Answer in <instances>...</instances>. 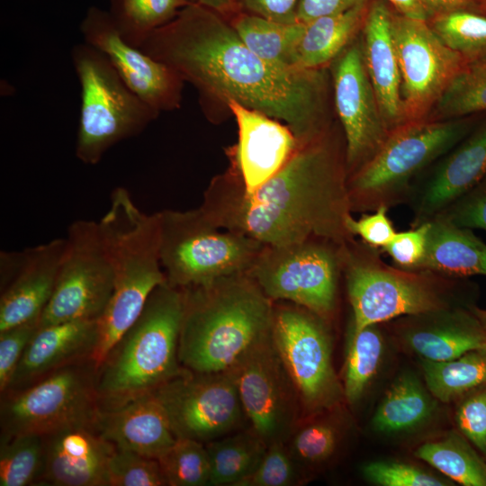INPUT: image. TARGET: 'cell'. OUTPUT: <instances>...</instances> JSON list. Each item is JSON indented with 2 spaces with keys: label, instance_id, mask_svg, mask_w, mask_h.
I'll return each mask as SVG.
<instances>
[{
  "label": "cell",
  "instance_id": "1",
  "mask_svg": "<svg viewBox=\"0 0 486 486\" xmlns=\"http://www.w3.org/2000/svg\"><path fill=\"white\" fill-rule=\"evenodd\" d=\"M140 49L194 85L206 111L233 99L286 124L300 145L331 130L324 68H284L263 59L212 9L188 4Z\"/></svg>",
  "mask_w": 486,
  "mask_h": 486
},
{
  "label": "cell",
  "instance_id": "2",
  "mask_svg": "<svg viewBox=\"0 0 486 486\" xmlns=\"http://www.w3.org/2000/svg\"><path fill=\"white\" fill-rule=\"evenodd\" d=\"M346 143L332 129L299 145L287 163L252 193L234 166L212 178L199 207L217 226L264 245L321 238L344 245L355 237L347 193Z\"/></svg>",
  "mask_w": 486,
  "mask_h": 486
},
{
  "label": "cell",
  "instance_id": "3",
  "mask_svg": "<svg viewBox=\"0 0 486 486\" xmlns=\"http://www.w3.org/2000/svg\"><path fill=\"white\" fill-rule=\"evenodd\" d=\"M181 365L196 373H222L272 332L274 302L248 272L182 288Z\"/></svg>",
  "mask_w": 486,
  "mask_h": 486
},
{
  "label": "cell",
  "instance_id": "4",
  "mask_svg": "<svg viewBox=\"0 0 486 486\" xmlns=\"http://www.w3.org/2000/svg\"><path fill=\"white\" fill-rule=\"evenodd\" d=\"M98 225L114 281L110 301L97 320V341L91 355L96 369L139 317L150 293L166 281L159 256L158 212H142L126 188L116 187Z\"/></svg>",
  "mask_w": 486,
  "mask_h": 486
},
{
  "label": "cell",
  "instance_id": "5",
  "mask_svg": "<svg viewBox=\"0 0 486 486\" xmlns=\"http://www.w3.org/2000/svg\"><path fill=\"white\" fill-rule=\"evenodd\" d=\"M380 253L356 238L341 247L352 331L401 317L474 305L465 298L472 287L466 278L390 266Z\"/></svg>",
  "mask_w": 486,
  "mask_h": 486
},
{
  "label": "cell",
  "instance_id": "6",
  "mask_svg": "<svg viewBox=\"0 0 486 486\" xmlns=\"http://www.w3.org/2000/svg\"><path fill=\"white\" fill-rule=\"evenodd\" d=\"M183 310L182 288L166 281L154 289L96 372L100 405L152 392L184 370L178 358Z\"/></svg>",
  "mask_w": 486,
  "mask_h": 486
},
{
  "label": "cell",
  "instance_id": "7",
  "mask_svg": "<svg viewBox=\"0 0 486 486\" xmlns=\"http://www.w3.org/2000/svg\"><path fill=\"white\" fill-rule=\"evenodd\" d=\"M466 120L423 119L392 129L374 155L348 176L352 212L406 203L418 175L471 132Z\"/></svg>",
  "mask_w": 486,
  "mask_h": 486
},
{
  "label": "cell",
  "instance_id": "8",
  "mask_svg": "<svg viewBox=\"0 0 486 486\" xmlns=\"http://www.w3.org/2000/svg\"><path fill=\"white\" fill-rule=\"evenodd\" d=\"M71 60L81 89L76 157L96 165L112 147L140 135L159 112L140 98L94 47L76 44Z\"/></svg>",
  "mask_w": 486,
  "mask_h": 486
},
{
  "label": "cell",
  "instance_id": "9",
  "mask_svg": "<svg viewBox=\"0 0 486 486\" xmlns=\"http://www.w3.org/2000/svg\"><path fill=\"white\" fill-rule=\"evenodd\" d=\"M159 217V256L166 281L185 288L247 273L264 248L222 229L200 209L164 210Z\"/></svg>",
  "mask_w": 486,
  "mask_h": 486
},
{
  "label": "cell",
  "instance_id": "10",
  "mask_svg": "<svg viewBox=\"0 0 486 486\" xmlns=\"http://www.w3.org/2000/svg\"><path fill=\"white\" fill-rule=\"evenodd\" d=\"M95 378L96 369L88 358L65 365L25 387L4 392L1 436H46L67 427L94 423L100 407Z\"/></svg>",
  "mask_w": 486,
  "mask_h": 486
},
{
  "label": "cell",
  "instance_id": "11",
  "mask_svg": "<svg viewBox=\"0 0 486 486\" xmlns=\"http://www.w3.org/2000/svg\"><path fill=\"white\" fill-rule=\"evenodd\" d=\"M342 246L321 238L265 245L248 273L273 302L303 307L328 322L337 305Z\"/></svg>",
  "mask_w": 486,
  "mask_h": 486
},
{
  "label": "cell",
  "instance_id": "12",
  "mask_svg": "<svg viewBox=\"0 0 486 486\" xmlns=\"http://www.w3.org/2000/svg\"><path fill=\"white\" fill-rule=\"evenodd\" d=\"M325 322L303 307L274 302L273 339L305 416L335 408L344 398Z\"/></svg>",
  "mask_w": 486,
  "mask_h": 486
},
{
  "label": "cell",
  "instance_id": "13",
  "mask_svg": "<svg viewBox=\"0 0 486 486\" xmlns=\"http://www.w3.org/2000/svg\"><path fill=\"white\" fill-rule=\"evenodd\" d=\"M56 284L39 326L98 320L113 290V272L98 221L77 220L67 232Z\"/></svg>",
  "mask_w": 486,
  "mask_h": 486
},
{
  "label": "cell",
  "instance_id": "14",
  "mask_svg": "<svg viewBox=\"0 0 486 486\" xmlns=\"http://www.w3.org/2000/svg\"><path fill=\"white\" fill-rule=\"evenodd\" d=\"M227 373L236 385L249 427L266 446L286 442L302 410L272 332L250 347Z\"/></svg>",
  "mask_w": 486,
  "mask_h": 486
},
{
  "label": "cell",
  "instance_id": "15",
  "mask_svg": "<svg viewBox=\"0 0 486 486\" xmlns=\"http://www.w3.org/2000/svg\"><path fill=\"white\" fill-rule=\"evenodd\" d=\"M176 438L206 444L244 428L248 420L227 372L184 370L152 392Z\"/></svg>",
  "mask_w": 486,
  "mask_h": 486
},
{
  "label": "cell",
  "instance_id": "16",
  "mask_svg": "<svg viewBox=\"0 0 486 486\" xmlns=\"http://www.w3.org/2000/svg\"><path fill=\"white\" fill-rule=\"evenodd\" d=\"M392 28L406 122L428 119L450 82L468 63L439 39L427 21L406 17L393 9Z\"/></svg>",
  "mask_w": 486,
  "mask_h": 486
},
{
  "label": "cell",
  "instance_id": "17",
  "mask_svg": "<svg viewBox=\"0 0 486 486\" xmlns=\"http://www.w3.org/2000/svg\"><path fill=\"white\" fill-rule=\"evenodd\" d=\"M331 71L349 176L374 155L390 130L365 68L361 39L356 38L333 60Z\"/></svg>",
  "mask_w": 486,
  "mask_h": 486
},
{
  "label": "cell",
  "instance_id": "18",
  "mask_svg": "<svg viewBox=\"0 0 486 486\" xmlns=\"http://www.w3.org/2000/svg\"><path fill=\"white\" fill-rule=\"evenodd\" d=\"M84 41L100 50L124 83L157 111H172L180 106L184 80L166 64L121 36L108 11L91 6L81 23Z\"/></svg>",
  "mask_w": 486,
  "mask_h": 486
},
{
  "label": "cell",
  "instance_id": "19",
  "mask_svg": "<svg viewBox=\"0 0 486 486\" xmlns=\"http://www.w3.org/2000/svg\"><path fill=\"white\" fill-rule=\"evenodd\" d=\"M65 238L0 254V331L40 319L52 295Z\"/></svg>",
  "mask_w": 486,
  "mask_h": 486
},
{
  "label": "cell",
  "instance_id": "20",
  "mask_svg": "<svg viewBox=\"0 0 486 486\" xmlns=\"http://www.w3.org/2000/svg\"><path fill=\"white\" fill-rule=\"evenodd\" d=\"M225 104L238 129L231 166L238 171L243 189L252 193L287 163L300 144L282 122L233 99L227 100Z\"/></svg>",
  "mask_w": 486,
  "mask_h": 486
},
{
  "label": "cell",
  "instance_id": "21",
  "mask_svg": "<svg viewBox=\"0 0 486 486\" xmlns=\"http://www.w3.org/2000/svg\"><path fill=\"white\" fill-rule=\"evenodd\" d=\"M468 135L412 187L406 202L413 214L411 227L430 221L486 176V122Z\"/></svg>",
  "mask_w": 486,
  "mask_h": 486
},
{
  "label": "cell",
  "instance_id": "22",
  "mask_svg": "<svg viewBox=\"0 0 486 486\" xmlns=\"http://www.w3.org/2000/svg\"><path fill=\"white\" fill-rule=\"evenodd\" d=\"M45 466L38 485L108 486L107 465L115 446L94 423L64 428L45 436Z\"/></svg>",
  "mask_w": 486,
  "mask_h": 486
},
{
  "label": "cell",
  "instance_id": "23",
  "mask_svg": "<svg viewBox=\"0 0 486 486\" xmlns=\"http://www.w3.org/2000/svg\"><path fill=\"white\" fill-rule=\"evenodd\" d=\"M474 306L406 316L399 328L401 340L421 358L431 361H448L472 350H486V328Z\"/></svg>",
  "mask_w": 486,
  "mask_h": 486
},
{
  "label": "cell",
  "instance_id": "24",
  "mask_svg": "<svg viewBox=\"0 0 486 486\" xmlns=\"http://www.w3.org/2000/svg\"><path fill=\"white\" fill-rule=\"evenodd\" d=\"M94 426L116 448L158 459L176 441L166 414L153 392L100 405Z\"/></svg>",
  "mask_w": 486,
  "mask_h": 486
},
{
  "label": "cell",
  "instance_id": "25",
  "mask_svg": "<svg viewBox=\"0 0 486 486\" xmlns=\"http://www.w3.org/2000/svg\"><path fill=\"white\" fill-rule=\"evenodd\" d=\"M392 14L393 8L386 1L373 0L368 3L361 29L364 62L390 131L406 122Z\"/></svg>",
  "mask_w": 486,
  "mask_h": 486
},
{
  "label": "cell",
  "instance_id": "26",
  "mask_svg": "<svg viewBox=\"0 0 486 486\" xmlns=\"http://www.w3.org/2000/svg\"><path fill=\"white\" fill-rule=\"evenodd\" d=\"M96 341V320L39 326L5 392L25 387L69 364L91 359Z\"/></svg>",
  "mask_w": 486,
  "mask_h": 486
},
{
  "label": "cell",
  "instance_id": "27",
  "mask_svg": "<svg viewBox=\"0 0 486 486\" xmlns=\"http://www.w3.org/2000/svg\"><path fill=\"white\" fill-rule=\"evenodd\" d=\"M416 269L454 278L486 276V243L472 230L436 216L429 221L425 255Z\"/></svg>",
  "mask_w": 486,
  "mask_h": 486
},
{
  "label": "cell",
  "instance_id": "28",
  "mask_svg": "<svg viewBox=\"0 0 486 486\" xmlns=\"http://www.w3.org/2000/svg\"><path fill=\"white\" fill-rule=\"evenodd\" d=\"M367 4L321 16L304 23L295 54V68L322 69L356 38L362 29Z\"/></svg>",
  "mask_w": 486,
  "mask_h": 486
},
{
  "label": "cell",
  "instance_id": "29",
  "mask_svg": "<svg viewBox=\"0 0 486 486\" xmlns=\"http://www.w3.org/2000/svg\"><path fill=\"white\" fill-rule=\"evenodd\" d=\"M230 24L253 52L284 68H295L296 49L304 31L303 22L282 23L239 11Z\"/></svg>",
  "mask_w": 486,
  "mask_h": 486
},
{
  "label": "cell",
  "instance_id": "30",
  "mask_svg": "<svg viewBox=\"0 0 486 486\" xmlns=\"http://www.w3.org/2000/svg\"><path fill=\"white\" fill-rule=\"evenodd\" d=\"M434 410L433 401L418 379L400 375L391 385L374 417L372 425L382 434H397L424 423Z\"/></svg>",
  "mask_w": 486,
  "mask_h": 486
},
{
  "label": "cell",
  "instance_id": "31",
  "mask_svg": "<svg viewBox=\"0 0 486 486\" xmlns=\"http://www.w3.org/2000/svg\"><path fill=\"white\" fill-rule=\"evenodd\" d=\"M211 466L210 485L238 486L260 463L266 444L251 427L205 444Z\"/></svg>",
  "mask_w": 486,
  "mask_h": 486
},
{
  "label": "cell",
  "instance_id": "32",
  "mask_svg": "<svg viewBox=\"0 0 486 486\" xmlns=\"http://www.w3.org/2000/svg\"><path fill=\"white\" fill-rule=\"evenodd\" d=\"M420 363L428 391L442 402L486 385V350H472L448 361L421 358Z\"/></svg>",
  "mask_w": 486,
  "mask_h": 486
},
{
  "label": "cell",
  "instance_id": "33",
  "mask_svg": "<svg viewBox=\"0 0 486 486\" xmlns=\"http://www.w3.org/2000/svg\"><path fill=\"white\" fill-rule=\"evenodd\" d=\"M464 436L450 434L421 445L415 455L464 486H486V463Z\"/></svg>",
  "mask_w": 486,
  "mask_h": 486
},
{
  "label": "cell",
  "instance_id": "34",
  "mask_svg": "<svg viewBox=\"0 0 486 486\" xmlns=\"http://www.w3.org/2000/svg\"><path fill=\"white\" fill-rule=\"evenodd\" d=\"M108 11L121 36L140 48L157 29L188 4L186 0H108Z\"/></svg>",
  "mask_w": 486,
  "mask_h": 486
},
{
  "label": "cell",
  "instance_id": "35",
  "mask_svg": "<svg viewBox=\"0 0 486 486\" xmlns=\"http://www.w3.org/2000/svg\"><path fill=\"white\" fill-rule=\"evenodd\" d=\"M428 22L439 39L468 64L486 62V7L444 13Z\"/></svg>",
  "mask_w": 486,
  "mask_h": 486
},
{
  "label": "cell",
  "instance_id": "36",
  "mask_svg": "<svg viewBox=\"0 0 486 486\" xmlns=\"http://www.w3.org/2000/svg\"><path fill=\"white\" fill-rule=\"evenodd\" d=\"M45 451L43 436H1L0 486L38 485L44 471Z\"/></svg>",
  "mask_w": 486,
  "mask_h": 486
},
{
  "label": "cell",
  "instance_id": "37",
  "mask_svg": "<svg viewBox=\"0 0 486 486\" xmlns=\"http://www.w3.org/2000/svg\"><path fill=\"white\" fill-rule=\"evenodd\" d=\"M486 112V62L466 65L450 82L428 119L454 120Z\"/></svg>",
  "mask_w": 486,
  "mask_h": 486
},
{
  "label": "cell",
  "instance_id": "38",
  "mask_svg": "<svg viewBox=\"0 0 486 486\" xmlns=\"http://www.w3.org/2000/svg\"><path fill=\"white\" fill-rule=\"evenodd\" d=\"M346 358L343 392L349 404L363 395L376 373L382 354V338L377 325L351 330Z\"/></svg>",
  "mask_w": 486,
  "mask_h": 486
},
{
  "label": "cell",
  "instance_id": "39",
  "mask_svg": "<svg viewBox=\"0 0 486 486\" xmlns=\"http://www.w3.org/2000/svg\"><path fill=\"white\" fill-rule=\"evenodd\" d=\"M315 418H301L285 442L305 472L328 461L340 442V429L334 420Z\"/></svg>",
  "mask_w": 486,
  "mask_h": 486
},
{
  "label": "cell",
  "instance_id": "40",
  "mask_svg": "<svg viewBox=\"0 0 486 486\" xmlns=\"http://www.w3.org/2000/svg\"><path fill=\"white\" fill-rule=\"evenodd\" d=\"M167 486H207L211 466L205 444L176 438L158 459Z\"/></svg>",
  "mask_w": 486,
  "mask_h": 486
},
{
  "label": "cell",
  "instance_id": "41",
  "mask_svg": "<svg viewBox=\"0 0 486 486\" xmlns=\"http://www.w3.org/2000/svg\"><path fill=\"white\" fill-rule=\"evenodd\" d=\"M306 480V472L291 454L285 442L267 446L255 471L238 486H295Z\"/></svg>",
  "mask_w": 486,
  "mask_h": 486
},
{
  "label": "cell",
  "instance_id": "42",
  "mask_svg": "<svg viewBox=\"0 0 486 486\" xmlns=\"http://www.w3.org/2000/svg\"><path fill=\"white\" fill-rule=\"evenodd\" d=\"M108 486H167L158 459L116 448L107 465Z\"/></svg>",
  "mask_w": 486,
  "mask_h": 486
},
{
  "label": "cell",
  "instance_id": "43",
  "mask_svg": "<svg viewBox=\"0 0 486 486\" xmlns=\"http://www.w3.org/2000/svg\"><path fill=\"white\" fill-rule=\"evenodd\" d=\"M364 478L381 486H445V482L418 467L396 461H376L362 468Z\"/></svg>",
  "mask_w": 486,
  "mask_h": 486
},
{
  "label": "cell",
  "instance_id": "44",
  "mask_svg": "<svg viewBox=\"0 0 486 486\" xmlns=\"http://www.w3.org/2000/svg\"><path fill=\"white\" fill-rule=\"evenodd\" d=\"M39 320L28 321L0 331V391L4 392L33 335Z\"/></svg>",
  "mask_w": 486,
  "mask_h": 486
},
{
  "label": "cell",
  "instance_id": "45",
  "mask_svg": "<svg viewBox=\"0 0 486 486\" xmlns=\"http://www.w3.org/2000/svg\"><path fill=\"white\" fill-rule=\"evenodd\" d=\"M438 215L460 228L486 230V176Z\"/></svg>",
  "mask_w": 486,
  "mask_h": 486
},
{
  "label": "cell",
  "instance_id": "46",
  "mask_svg": "<svg viewBox=\"0 0 486 486\" xmlns=\"http://www.w3.org/2000/svg\"><path fill=\"white\" fill-rule=\"evenodd\" d=\"M455 421L463 436L486 455V385L460 404Z\"/></svg>",
  "mask_w": 486,
  "mask_h": 486
},
{
  "label": "cell",
  "instance_id": "47",
  "mask_svg": "<svg viewBox=\"0 0 486 486\" xmlns=\"http://www.w3.org/2000/svg\"><path fill=\"white\" fill-rule=\"evenodd\" d=\"M428 228L429 221L406 231L396 232L381 251L389 255L395 266L416 269L425 255Z\"/></svg>",
  "mask_w": 486,
  "mask_h": 486
},
{
  "label": "cell",
  "instance_id": "48",
  "mask_svg": "<svg viewBox=\"0 0 486 486\" xmlns=\"http://www.w3.org/2000/svg\"><path fill=\"white\" fill-rule=\"evenodd\" d=\"M387 207H379L371 214H363L359 219L350 215L346 228L354 236H358L367 245L382 249L395 236L396 230L387 215Z\"/></svg>",
  "mask_w": 486,
  "mask_h": 486
},
{
  "label": "cell",
  "instance_id": "49",
  "mask_svg": "<svg viewBox=\"0 0 486 486\" xmlns=\"http://www.w3.org/2000/svg\"><path fill=\"white\" fill-rule=\"evenodd\" d=\"M299 0H238L241 12L282 23L298 22Z\"/></svg>",
  "mask_w": 486,
  "mask_h": 486
},
{
  "label": "cell",
  "instance_id": "50",
  "mask_svg": "<svg viewBox=\"0 0 486 486\" xmlns=\"http://www.w3.org/2000/svg\"><path fill=\"white\" fill-rule=\"evenodd\" d=\"M370 0H299L297 19L308 22L316 18L348 11L367 4Z\"/></svg>",
  "mask_w": 486,
  "mask_h": 486
},
{
  "label": "cell",
  "instance_id": "51",
  "mask_svg": "<svg viewBox=\"0 0 486 486\" xmlns=\"http://www.w3.org/2000/svg\"><path fill=\"white\" fill-rule=\"evenodd\" d=\"M422 2L429 19L452 11L484 7L478 0H422Z\"/></svg>",
  "mask_w": 486,
  "mask_h": 486
},
{
  "label": "cell",
  "instance_id": "52",
  "mask_svg": "<svg viewBox=\"0 0 486 486\" xmlns=\"http://www.w3.org/2000/svg\"><path fill=\"white\" fill-rule=\"evenodd\" d=\"M397 13L406 17L428 21L429 17L422 0H384Z\"/></svg>",
  "mask_w": 486,
  "mask_h": 486
},
{
  "label": "cell",
  "instance_id": "53",
  "mask_svg": "<svg viewBox=\"0 0 486 486\" xmlns=\"http://www.w3.org/2000/svg\"><path fill=\"white\" fill-rule=\"evenodd\" d=\"M188 4H198L222 15L238 9V0H186Z\"/></svg>",
  "mask_w": 486,
  "mask_h": 486
},
{
  "label": "cell",
  "instance_id": "54",
  "mask_svg": "<svg viewBox=\"0 0 486 486\" xmlns=\"http://www.w3.org/2000/svg\"><path fill=\"white\" fill-rule=\"evenodd\" d=\"M473 310H474L475 314L477 315V317L482 321V323L486 328V310H482V309L474 306Z\"/></svg>",
  "mask_w": 486,
  "mask_h": 486
},
{
  "label": "cell",
  "instance_id": "55",
  "mask_svg": "<svg viewBox=\"0 0 486 486\" xmlns=\"http://www.w3.org/2000/svg\"><path fill=\"white\" fill-rule=\"evenodd\" d=\"M478 1L482 6L486 7V0H478Z\"/></svg>",
  "mask_w": 486,
  "mask_h": 486
}]
</instances>
